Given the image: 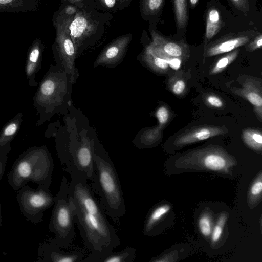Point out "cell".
Listing matches in <instances>:
<instances>
[{
  "mask_svg": "<svg viewBox=\"0 0 262 262\" xmlns=\"http://www.w3.org/2000/svg\"><path fill=\"white\" fill-rule=\"evenodd\" d=\"M7 157L5 156L0 158V181L5 172Z\"/></svg>",
  "mask_w": 262,
  "mask_h": 262,
  "instance_id": "f35d334b",
  "label": "cell"
},
{
  "mask_svg": "<svg viewBox=\"0 0 262 262\" xmlns=\"http://www.w3.org/2000/svg\"><path fill=\"white\" fill-rule=\"evenodd\" d=\"M68 195L75 206V223L91 251L81 262H99L121 244L117 233L107 219L105 209L88 183L86 177L71 174Z\"/></svg>",
  "mask_w": 262,
  "mask_h": 262,
  "instance_id": "6da1fadb",
  "label": "cell"
},
{
  "mask_svg": "<svg viewBox=\"0 0 262 262\" xmlns=\"http://www.w3.org/2000/svg\"><path fill=\"white\" fill-rule=\"evenodd\" d=\"M95 145L91 140L83 138L71 147L66 171L70 174H77L92 181L94 176V152Z\"/></svg>",
  "mask_w": 262,
  "mask_h": 262,
  "instance_id": "9c48e42d",
  "label": "cell"
},
{
  "mask_svg": "<svg viewBox=\"0 0 262 262\" xmlns=\"http://www.w3.org/2000/svg\"><path fill=\"white\" fill-rule=\"evenodd\" d=\"M19 209L28 221L35 224L43 220L44 212L53 205L54 196L49 188L38 186L34 189L26 185L16 191Z\"/></svg>",
  "mask_w": 262,
  "mask_h": 262,
  "instance_id": "52a82bcc",
  "label": "cell"
},
{
  "mask_svg": "<svg viewBox=\"0 0 262 262\" xmlns=\"http://www.w3.org/2000/svg\"><path fill=\"white\" fill-rule=\"evenodd\" d=\"M251 38L248 35H240L236 36H226L220 38L205 47L204 56L210 57L232 51L250 41Z\"/></svg>",
  "mask_w": 262,
  "mask_h": 262,
  "instance_id": "9a60e30c",
  "label": "cell"
},
{
  "mask_svg": "<svg viewBox=\"0 0 262 262\" xmlns=\"http://www.w3.org/2000/svg\"><path fill=\"white\" fill-rule=\"evenodd\" d=\"M133 0H119L118 9V10H122L130 5Z\"/></svg>",
  "mask_w": 262,
  "mask_h": 262,
  "instance_id": "ab89813d",
  "label": "cell"
},
{
  "mask_svg": "<svg viewBox=\"0 0 262 262\" xmlns=\"http://www.w3.org/2000/svg\"><path fill=\"white\" fill-rule=\"evenodd\" d=\"M228 130L224 126L203 125L195 126L179 135L174 141L177 146H182L226 134Z\"/></svg>",
  "mask_w": 262,
  "mask_h": 262,
  "instance_id": "5bb4252c",
  "label": "cell"
},
{
  "mask_svg": "<svg viewBox=\"0 0 262 262\" xmlns=\"http://www.w3.org/2000/svg\"><path fill=\"white\" fill-rule=\"evenodd\" d=\"M239 50L235 49L232 52L225 54L219 59L213 65L210 70V75H215L223 72L238 56Z\"/></svg>",
  "mask_w": 262,
  "mask_h": 262,
  "instance_id": "cb8c5ba5",
  "label": "cell"
},
{
  "mask_svg": "<svg viewBox=\"0 0 262 262\" xmlns=\"http://www.w3.org/2000/svg\"><path fill=\"white\" fill-rule=\"evenodd\" d=\"M133 37L129 33L116 37L101 50L94 67L102 66L112 68L120 64L125 57Z\"/></svg>",
  "mask_w": 262,
  "mask_h": 262,
  "instance_id": "8fae6325",
  "label": "cell"
},
{
  "mask_svg": "<svg viewBox=\"0 0 262 262\" xmlns=\"http://www.w3.org/2000/svg\"><path fill=\"white\" fill-rule=\"evenodd\" d=\"M119 0H95V9L104 12L116 13Z\"/></svg>",
  "mask_w": 262,
  "mask_h": 262,
  "instance_id": "4316f807",
  "label": "cell"
},
{
  "mask_svg": "<svg viewBox=\"0 0 262 262\" xmlns=\"http://www.w3.org/2000/svg\"><path fill=\"white\" fill-rule=\"evenodd\" d=\"M112 13L95 9H81L70 26V35L75 46L77 58L98 48L108 37Z\"/></svg>",
  "mask_w": 262,
  "mask_h": 262,
  "instance_id": "3957f363",
  "label": "cell"
},
{
  "mask_svg": "<svg viewBox=\"0 0 262 262\" xmlns=\"http://www.w3.org/2000/svg\"><path fill=\"white\" fill-rule=\"evenodd\" d=\"M55 88L54 82L52 80H47L42 84L41 91L44 95L50 96L53 93Z\"/></svg>",
  "mask_w": 262,
  "mask_h": 262,
  "instance_id": "e575fe53",
  "label": "cell"
},
{
  "mask_svg": "<svg viewBox=\"0 0 262 262\" xmlns=\"http://www.w3.org/2000/svg\"><path fill=\"white\" fill-rule=\"evenodd\" d=\"M73 17L62 14L57 10L53 13L52 18L56 32L53 50L72 83H75L79 76L75 65L76 51L69 32V26Z\"/></svg>",
  "mask_w": 262,
  "mask_h": 262,
  "instance_id": "8992f818",
  "label": "cell"
},
{
  "mask_svg": "<svg viewBox=\"0 0 262 262\" xmlns=\"http://www.w3.org/2000/svg\"><path fill=\"white\" fill-rule=\"evenodd\" d=\"M156 115L159 122L158 126L162 129L169 119L170 112L165 106L162 105L157 110Z\"/></svg>",
  "mask_w": 262,
  "mask_h": 262,
  "instance_id": "4dcf8cb0",
  "label": "cell"
},
{
  "mask_svg": "<svg viewBox=\"0 0 262 262\" xmlns=\"http://www.w3.org/2000/svg\"><path fill=\"white\" fill-rule=\"evenodd\" d=\"M136 257L134 248L127 246L120 251H112L102 257L99 262H133Z\"/></svg>",
  "mask_w": 262,
  "mask_h": 262,
  "instance_id": "d6986e66",
  "label": "cell"
},
{
  "mask_svg": "<svg viewBox=\"0 0 262 262\" xmlns=\"http://www.w3.org/2000/svg\"><path fill=\"white\" fill-rule=\"evenodd\" d=\"M38 0H0V13L36 11Z\"/></svg>",
  "mask_w": 262,
  "mask_h": 262,
  "instance_id": "2e32d148",
  "label": "cell"
},
{
  "mask_svg": "<svg viewBox=\"0 0 262 262\" xmlns=\"http://www.w3.org/2000/svg\"><path fill=\"white\" fill-rule=\"evenodd\" d=\"M242 139L250 148L261 152L262 149V134L259 129L246 128L242 132Z\"/></svg>",
  "mask_w": 262,
  "mask_h": 262,
  "instance_id": "7402d4cb",
  "label": "cell"
},
{
  "mask_svg": "<svg viewBox=\"0 0 262 262\" xmlns=\"http://www.w3.org/2000/svg\"><path fill=\"white\" fill-rule=\"evenodd\" d=\"M262 46V35L259 34L253 41L247 45L246 49L249 52H253L256 49H260Z\"/></svg>",
  "mask_w": 262,
  "mask_h": 262,
  "instance_id": "d590c367",
  "label": "cell"
},
{
  "mask_svg": "<svg viewBox=\"0 0 262 262\" xmlns=\"http://www.w3.org/2000/svg\"><path fill=\"white\" fill-rule=\"evenodd\" d=\"M203 99L205 104L211 108H222L225 106L223 100L215 94H206Z\"/></svg>",
  "mask_w": 262,
  "mask_h": 262,
  "instance_id": "f546056e",
  "label": "cell"
},
{
  "mask_svg": "<svg viewBox=\"0 0 262 262\" xmlns=\"http://www.w3.org/2000/svg\"><path fill=\"white\" fill-rule=\"evenodd\" d=\"M2 212H1V201H0V227L2 225Z\"/></svg>",
  "mask_w": 262,
  "mask_h": 262,
  "instance_id": "60d3db41",
  "label": "cell"
},
{
  "mask_svg": "<svg viewBox=\"0 0 262 262\" xmlns=\"http://www.w3.org/2000/svg\"><path fill=\"white\" fill-rule=\"evenodd\" d=\"M237 81L240 86H233L230 91L248 101L260 121L262 120V80L261 78L246 75H241Z\"/></svg>",
  "mask_w": 262,
  "mask_h": 262,
  "instance_id": "7c38bea8",
  "label": "cell"
},
{
  "mask_svg": "<svg viewBox=\"0 0 262 262\" xmlns=\"http://www.w3.org/2000/svg\"><path fill=\"white\" fill-rule=\"evenodd\" d=\"M164 0H140L139 9L141 17L150 20L160 11Z\"/></svg>",
  "mask_w": 262,
  "mask_h": 262,
  "instance_id": "603a6c76",
  "label": "cell"
},
{
  "mask_svg": "<svg viewBox=\"0 0 262 262\" xmlns=\"http://www.w3.org/2000/svg\"><path fill=\"white\" fill-rule=\"evenodd\" d=\"M168 89L179 96L184 95L187 91V80L183 71H178L171 75L167 82Z\"/></svg>",
  "mask_w": 262,
  "mask_h": 262,
  "instance_id": "44dd1931",
  "label": "cell"
},
{
  "mask_svg": "<svg viewBox=\"0 0 262 262\" xmlns=\"http://www.w3.org/2000/svg\"><path fill=\"white\" fill-rule=\"evenodd\" d=\"M228 216V214L226 212L222 213L219 216L216 223L212 230L211 235L212 242H216L220 239Z\"/></svg>",
  "mask_w": 262,
  "mask_h": 262,
  "instance_id": "83f0119b",
  "label": "cell"
},
{
  "mask_svg": "<svg viewBox=\"0 0 262 262\" xmlns=\"http://www.w3.org/2000/svg\"><path fill=\"white\" fill-rule=\"evenodd\" d=\"M137 58L146 67L157 73H166L170 68L169 64L165 60L156 56L146 48Z\"/></svg>",
  "mask_w": 262,
  "mask_h": 262,
  "instance_id": "e0dca14e",
  "label": "cell"
},
{
  "mask_svg": "<svg viewBox=\"0 0 262 262\" xmlns=\"http://www.w3.org/2000/svg\"><path fill=\"white\" fill-rule=\"evenodd\" d=\"M80 9L73 4H61L57 11L62 14L74 16Z\"/></svg>",
  "mask_w": 262,
  "mask_h": 262,
  "instance_id": "836d02e7",
  "label": "cell"
},
{
  "mask_svg": "<svg viewBox=\"0 0 262 262\" xmlns=\"http://www.w3.org/2000/svg\"><path fill=\"white\" fill-rule=\"evenodd\" d=\"M262 192L261 174L260 173L250 189V196L252 199H256L261 195Z\"/></svg>",
  "mask_w": 262,
  "mask_h": 262,
  "instance_id": "d6a6232c",
  "label": "cell"
},
{
  "mask_svg": "<svg viewBox=\"0 0 262 262\" xmlns=\"http://www.w3.org/2000/svg\"><path fill=\"white\" fill-rule=\"evenodd\" d=\"M54 171V162L45 149H35L21 155L8 174V182L17 191L32 182L38 186L50 187Z\"/></svg>",
  "mask_w": 262,
  "mask_h": 262,
  "instance_id": "277c9868",
  "label": "cell"
},
{
  "mask_svg": "<svg viewBox=\"0 0 262 262\" xmlns=\"http://www.w3.org/2000/svg\"><path fill=\"white\" fill-rule=\"evenodd\" d=\"M94 176L92 187L108 216L115 222L123 218L126 209L121 183L109 157L95 146Z\"/></svg>",
  "mask_w": 262,
  "mask_h": 262,
  "instance_id": "7a4b0ae2",
  "label": "cell"
},
{
  "mask_svg": "<svg viewBox=\"0 0 262 262\" xmlns=\"http://www.w3.org/2000/svg\"><path fill=\"white\" fill-rule=\"evenodd\" d=\"M182 161L197 163L213 171H225L233 163V159L222 147L211 145L192 151L181 158Z\"/></svg>",
  "mask_w": 262,
  "mask_h": 262,
  "instance_id": "30bf717a",
  "label": "cell"
},
{
  "mask_svg": "<svg viewBox=\"0 0 262 262\" xmlns=\"http://www.w3.org/2000/svg\"><path fill=\"white\" fill-rule=\"evenodd\" d=\"M198 226L200 231L203 236L208 237L211 235L212 225L211 219L209 215L202 214L199 219Z\"/></svg>",
  "mask_w": 262,
  "mask_h": 262,
  "instance_id": "f1b7e54d",
  "label": "cell"
},
{
  "mask_svg": "<svg viewBox=\"0 0 262 262\" xmlns=\"http://www.w3.org/2000/svg\"><path fill=\"white\" fill-rule=\"evenodd\" d=\"M190 3L192 5L194 6L197 3L198 0H190Z\"/></svg>",
  "mask_w": 262,
  "mask_h": 262,
  "instance_id": "b9f144b4",
  "label": "cell"
},
{
  "mask_svg": "<svg viewBox=\"0 0 262 262\" xmlns=\"http://www.w3.org/2000/svg\"><path fill=\"white\" fill-rule=\"evenodd\" d=\"M173 1L177 24L180 28H184L188 19L187 0Z\"/></svg>",
  "mask_w": 262,
  "mask_h": 262,
  "instance_id": "d4e9b609",
  "label": "cell"
},
{
  "mask_svg": "<svg viewBox=\"0 0 262 262\" xmlns=\"http://www.w3.org/2000/svg\"><path fill=\"white\" fill-rule=\"evenodd\" d=\"M150 34L152 41L145 48L165 60L170 67L177 70L182 62L189 58L190 50L185 43L166 39L154 29H151Z\"/></svg>",
  "mask_w": 262,
  "mask_h": 262,
  "instance_id": "ba28073f",
  "label": "cell"
},
{
  "mask_svg": "<svg viewBox=\"0 0 262 262\" xmlns=\"http://www.w3.org/2000/svg\"><path fill=\"white\" fill-rule=\"evenodd\" d=\"M61 4H70L80 9H95V0H61Z\"/></svg>",
  "mask_w": 262,
  "mask_h": 262,
  "instance_id": "1f68e13d",
  "label": "cell"
},
{
  "mask_svg": "<svg viewBox=\"0 0 262 262\" xmlns=\"http://www.w3.org/2000/svg\"><path fill=\"white\" fill-rule=\"evenodd\" d=\"M161 129L158 126L146 130L141 136L137 145L139 147L151 145L161 138Z\"/></svg>",
  "mask_w": 262,
  "mask_h": 262,
  "instance_id": "484cf974",
  "label": "cell"
},
{
  "mask_svg": "<svg viewBox=\"0 0 262 262\" xmlns=\"http://www.w3.org/2000/svg\"><path fill=\"white\" fill-rule=\"evenodd\" d=\"M171 206L169 204H162L155 207L149 213L145 221L143 231L145 235H150L157 225L170 211Z\"/></svg>",
  "mask_w": 262,
  "mask_h": 262,
  "instance_id": "ac0fdd59",
  "label": "cell"
},
{
  "mask_svg": "<svg viewBox=\"0 0 262 262\" xmlns=\"http://www.w3.org/2000/svg\"><path fill=\"white\" fill-rule=\"evenodd\" d=\"M17 130V126L15 124H11L8 126L4 131L5 136H9L12 135Z\"/></svg>",
  "mask_w": 262,
  "mask_h": 262,
  "instance_id": "74e56055",
  "label": "cell"
},
{
  "mask_svg": "<svg viewBox=\"0 0 262 262\" xmlns=\"http://www.w3.org/2000/svg\"><path fill=\"white\" fill-rule=\"evenodd\" d=\"M222 21L219 11L215 8L209 9L207 14L205 37L210 40L220 31Z\"/></svg>",
  "mask_w": 262,
  "mask_h": 262,
  "instance_id": "ffe728a7",
  "label": "cell"
},
{
  "mask_svg": "<svg viewBox=\"0 0 262 262\" xmlns=\"http://www.w3.org/2000/svg\"><path fill=\"white\" fill-rule=\"evenodd\" d=\"M235 7L244 12L249 10V6L247 0H231Z\"/></svg>",
  "mask_w": 262,
  "mask_h": 262,
  "instance_id": "8d00e7d4",
  "label": "cell"
},
{
  "mask_svg": "<svg viewBox=\"0 0 262 262\" xmlns=\"http://www.w3.org/2000/svg\"><path fill=\"white\" fill-rule=\"evenodd\" d=\"M69 181L62 177L58 193L54 196L49 229L55 234V242L60 247H68L75 236V206L68 195Z\"/></svg>",
  "mask_w": 262,
  "mask_h": 262,
  "instance_id": "5b68a950",
  "label": "cell"
},
{
  "mask_svg": "<svg viewBox=\"0 0 262 262\" xmlns=\"http://www.w3.org/2000/svg\"><path fill=\"white\" fill-rule=\"evenodd\" d=\"M54 239L42 243L38 250V261L81 262L85 255L80 250H62Z\"/></svg>",
  "mask_w": 262,
  "mask_h": 262,
  "instance_id": "4fadbf2b",
  "label": "cell"
}]
</instances>
